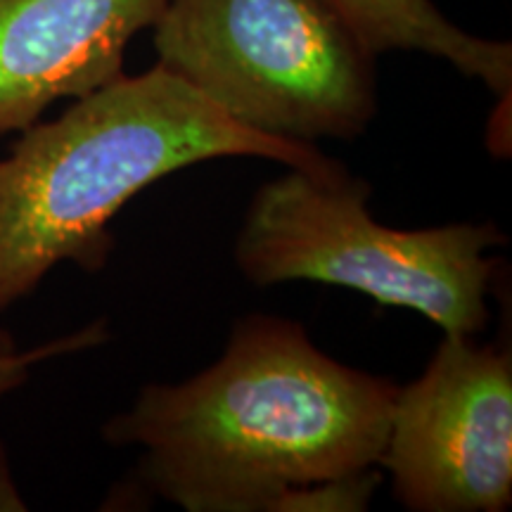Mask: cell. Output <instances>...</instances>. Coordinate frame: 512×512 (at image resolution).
I'll use <instances>...</instances> for the list:
<instances>
[{"mask_svg": "<svg viewBox=\"0 0 512 512\" xmlns=\"http://www.w3.org/2000/svg\"><path fill=\"white\" fill-rule=\"evenodd\" d=\"M396 384L323 354L292 320L247 316L214 366L147 384L102 427L188 512H275L299 486L380 465Z\"/></svg>", "mask_w": 512, "mask_h": 512, "instance_id": "1", "label": "cell"}, {"mask_svg": "<svg viewBox=\"0 0 512 512\" xmlns=\"http://www.w3.org/2000/svg\"><path fill=\"white\" fill-rule=\"evenodd\" d=\"M221 157L302 169L332 162L316 145L235 124L159 64L36 121L0 159V313L64 261L98 273L114 247L112 219L140 190Z\"/></svg>", "mask_w": 512, "mask_h": 512, "instance_id": "2", "label": "cell"}, {"mask_svg": "<svg viewBox=\"0 0 512 512\" xmlns=\"http://www.w3.org/2000/svg\"><path fill=\"white\" fill-rule=\"evenodd\" d=\"M370 183L335 159L290 166L249 204L235 264L249 283L290 280L347 287L377 304L411 309L444 335L472 337L489 323L491 283L505 235L494 223L425 230L382 226L368 211Z\"/></svg>", "mask_w": 512, "mask_h": 512, "instance_id": "3", "label": "cell"}, {"mask_svg": "<svg viewBox=\"0 0 512 512\" xmlns=\"http://www.w3.org/2000/svg\"><path fill=\"white\" fill-rule=\"evenodd\" d=\"M157 64L254 133L354 140L377 112L375 55L330 0H166Z\"/></svg>", "mask_w": 512, "mask_h": 512, "instance_id": "4", "label": "cell"}, {"mask_svg": "<svg viewBox=\"0 0 512 512\" xmlns=\"http://www.w3.org/2000/svg\"><path fill=\"white\" fill-rule=\"evenodd\" d=\"M380 465L415 512H503L512 503V356L444 335L399 387Z\"/></svg>", "mask_w": 512, "mask_h": 512, "instance_id": "5", "label": "cell"}, {"mask_svg": "<svg viewBox=\"0 0 512 512\" xmlns=\"http://www.w3.org/2000/svg\"><path fill=\"white\" fill-rule=\"evenodd\" d=\"M166 0H0V136L22 133L60 100L124 74L128 43Z\"/></svg>", "mask_w": 512, "mask_h": 512, "instance_id": "6", "label": "cell"}, {"mask_svg": "<svg viewBox=\"0 0 512 512\" xmlns=\"http://www.w3.org/2000/svg\"><path fill=\"white\" fill-rule=\"evenodd\" d=\"M373 55L415 50L446 60L496 95H510L512 46L463 31L432 0H330Z\"/></svg>", "mask_w": 512, "mask_h": 512, "instance_id": "7", "label": "cell"}, {"mask_svg": "<svg viewBox=\"0 0 512 512\" xmlns=\"http://www.w3.org/2000/svg\"><path fill=\"white\" fill-rule=\"evenodd\" d=\"M382 477L375 467L287 491L275 512H361L370 508Z\"/></svg>", "mask_w": 512, "mask_h": 512, "instance_id": "8", "label": "cell"}, {"mask_svg": "<svg viewBox=\"0 0 512 512\" xmlns=\"http://www.w3.org/2000/svg\"><path fill=\"white\" fill-rule=\"evenodd\" d=\"M107 339L105 320H95L79 332H72L67 337H57L53 342L41 344V347L29 349V351H10V354H0V399L15 392L17 387H22L29 380L31 368L38 363L48 361V358L69 354V351H83L100 347Z\"/></svg>", "mask_w": 512, "mask_h": 512, "instance_id": "9", "label": "cell"}]
</instances>
